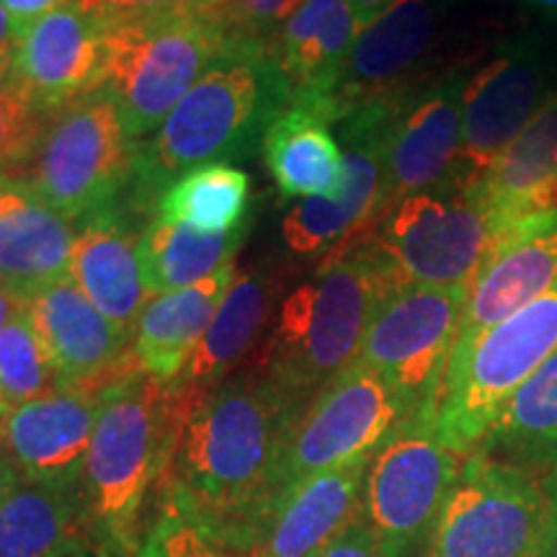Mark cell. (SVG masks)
<instances>
[{"mask_svg":"<svg viewBox=\"0 0 557 557\" xmlns=\"http://www.w3.org/2000/svg\"><path fill=\"white\" fill-rule=\"evenodd\" d=\"M103 24L78 5L65 3L24 26L11 83L45 114L103 88Z\"/></svg>","mask_w":557,"mask_h":557,"instance_id":"ac0fdd59","label":"cell"},{"mask_svg":"<svg viewBox=\"0 0 557 557\" xmlns=\"http://www.w3.org/2000/svg\"><path fill=\"white\" fill-rule=\"evenodd\" d=\"M3 413H5V410H3V408H0V418H3Z\"/></svg>","mask_w":557,"mask_h":557,"instance_id":"c3c4849f","label":"cell"},{"mask_svg":"<svg viewBox=\"0 0 557 557\" xmlns=\"http://www.w3.org/2000/svg\"><path fill=\"white\" fill-rule=\"evenodd\" d=\"M521 3L532 5V9H537V11L555 13V16H557V0H521Z\"/></svg>","mask_w":557,"mask_h":557,"instance_id":"bcb514c9","label":"cell"},{"mask_svg":"<svg viewBox=\"0 0 557 557\" xmlns=\"http://www.w3.org/2000/svg\"><path fill=\"white\" fill-rule=\"evenodd\" d=\"M214 3H220V0H214Z\"/></svg>","mask_w":557,"mask_h":557,"instance_id":"681fc988","label":"cell"},{"mask_svg":"<svg viewBox=\"0 0 557 557\" xmlns=\"http://www.w3.org/2000/svg\"><path fill=\"white\" fill-rule=\"evenodd\" d=\"M261 152L284 199L333 197L344 186V150L331 124L308 107L289 103L269 127Z\"/></svg>","mask_w":557,"mask_h":557,"instance_id":"83f0119b","label":"cell"},{"mask_svg":"<svg viewBox=\"0 0 557 557\" xmlns=\"http://www.w3.org/2000/svg\"><path fill=\"white\" fill-rule=\"evenodd\" d=\"M395 287L367 238L325 256L312 278L284 297L261 377L302 413L359 359L372 312Z\"/></svg>","mask_w":557,"mask_h":557,"instance_id":"277c9868","label":"cell"},{"mask_svg":"<svg viewBox=\"0 0 557 557\" xmlns=\"http://www.w3.org/2000/svg\"><path fill=\"white\" fill-rule=\"evenodd\" d=\"M475 186L508 227L557 212V90Z\"/></svg>","mask_w":557,"mask_h":557,"instance_id":"484cf974","label":"cell"},{"mask_svg":"<svg viewBox=\"0 0 557 557\" xmlns=\"http://www.w3.org/2000/svg\"><path fill=\"white\" fill-rule=\"evenodd\" d=\"M248 173L227 163L199 165L160 194L158 218L201 233H227L246 222Z\"/></svg>","mask_w":557,"mask_h":557,"instance_id":"1f68e13d","label":"cell"},{"mask_svg":"<svg viewBox=\"0 0 557 557\" xmlns=\"http://www.w3.org/2000/svg\"><path fill=\"white\" fill-rule=\"evenodd\" d=\"M289 103L292 88L269 45L230 39L225 52L173 107L152 137L139 139L127 205L137 212L199 165L253 156Z\"/></svg>","mask_w":557,"mask_h":557,"instance_id":"7a4b0ae2","label":"cell"},{"mask_svg":"<svg viewBox=\"0 0 557 557\" xmlns=\"http://www.w3.org/2000/svg\"><path fill=\"white\" fill-rule=\"evenodd\" d=\"M468 287L389 289L369 320L359 361L398 395L408 418H436L438 389L462 323Z\"/></svg>","mask_w":557,"mask_h":557,"instance_id":"30bf717a","label":"cell"},{"mask_svg":"<svg viewBox=\"0 0 557 557\" xmlns=\"http://www.w3.org/2000/svg\"><path fill=\"white\" fill-rule=\"evenodd\" d=\"M101 389L62 387L5 410L0 418V442L21 480L81 491L90 438L99 421Z\"/></svg>","mask_w":557,"mask_h":557,"instance_id":"e0dca14e","label":"cell"},{"mask_svg":"<svg viewBox=\"0 0 557 557\" xmlns=\"http://www.w3.org/2000/svg\"><path fill=\"white\" fill-rule=\"evenodd\" d=\"M58 557H107V555H103V549L99 545H94V540H90L88 534V537H81L78 542H73V545H70L65 553H60Z\"/></svg>","mask_w":557,"mask_h":557,"instance_id":"ee69618b","label":"cell"},{"mask_svg":"<svg viewBox=\"0 0 557 557\" xmlns=\"http://www.w3.org/2000/svg\"><path fill=\"white\" fill-rule=\"evenodd\" d=\"M26 310L62 387L101 389L137 367L132 333L111 323L70 276L26 299Z\"/></svg>","mask_w":557,"mask_h":557,"instance_id":"d6986e66","label":"cell"},{"mask_svg":"<svg viewBox=\"0 0 557 557\" xmlns=\"http://www.w3.org/2000/svg\"><path fill=\"white\" fill-rule=\"evenodd\" d=\"M233 278L235 261H230L191 287L152 297L132 336V351L139 369L160 382H176L197 351Z\"/></svg>","mask_w":557,"mask_h":557,"instance_id":"d4e9b609","label":"cell"},{"mask_svg":"<svg viewBox=\"0 0 557 557\" xmlns=\"http://www.w3.org/2000/svg\"><path fill=\"white\" fill-rule=\"evenodd\" d=\"M65 3H70V0H0V5H3L21 26H29L32 21L47 16V13H52L54 9H60V5Z\"/></svg>","mask_w":557,"mask_h":557,"instance_id":"ab89813d","label":"cell"},{"mask_svg":"<svg viewBox=\"0 0 557 557\" xmlns=\"http://www.w3.org/2000/svg\"><path fill=\"white\" fill-rule=\"evenodd\" d=\"M389 103L393 99L369 103L338 122L346 145L344 186L333 197L302 199L284 214L282 238L295 253H323L325 259L336 250L357 246L377 227L385 191L382 148Z\"/></svg>","mask_w":557,"mask_h":557,"instance_id":"4fadbf2b","label":"cell"},{"mask_svg":"<svg viewBox=\"0 0 557 557\" xmlns=\"http://www.w3.org/2000/svg\"><path fill=\"white\" fill-rule=\"evenodd\" d=\"M393 3L395 0H351V9H354V16H357L359 32L372 24L374 18H380Z\"/></svg>","mask_w":557,"mask_h":557,"instance_id":"60d3db41","label":"cell"},{"mask_svg":"<svg viewBox=\"0 0 557 557\" xmlns=\"http://www.w3.org/2000/svg\"><path fill=\"white\" fill-rule=\"evenodd\" d=\"M132 214L127 205H120L78 222L70 278L111 323L135 336L137 320L152 297L145 287Z\"/></svg>","mask_w":557,"mask_h":557,"instance_id":"44dd1931","label":"cell"},{"mask_svg":"<svg viewBox=\"0 0 557 557\" xmlns=\"http://www.w3.org/2000/svg\"><path fill=\"white\" fill-rule=\"evenodd\" d=\"M86 11L103 26L122 24V21L135 18H156L173 16V13H197L212 9L214 0H70Z\"/></svg>","mask_w":557,"mask_h":557,"instance_id":"d590c367","label":"cell"},{"mask_svg":"<svg viewBox=\"0 0 557 557\" xmlns=\"http://www.w3.org/2000/svg\"><path fill=\"white\" fill-rule=\"evenodd\" d=\"M545 527L542 480L485 451H470L423 542V557H537Z\"/></svg>","mask_w":557,"mask_h":557,"instance_id":"9c48e42d","label":"cell"},{"mask_svg":"<svg viewBox=\"0 0 557 557\" xmlns=\"http://www.w3.org/2000/svg\"><path fill=\"white\" fill-rule=\"evenodd\" d=\"M318 557H393V555L380 545V540L374 537L372 529H369L361 519H357L354 524H348Z\"/></svg>","mask_w":557,"mask_h":557,"instance_id":"8d00e7d4","label":"cell"},{"mask_svg":"<svg viewBox=\"0 0 557 557\" xmlns=\"http://www.w3.org/2000/svg\"><path fill=\"white\" fill-rule=\"evenodd\" d=\"M557 351V282L545 295L451 348L436 403V434L449 449L480 447L500 408Z\"/></svg>","mask_w":557,"mask_h":557,"instance_id":"8992f818","label":"cell"},{"mask_svg":"<svg viewBox=\"0 0 557 557\" xmlns=\"http://www.w3.org/2000/svg\"><path fill=\"white\" fill-rule=\"evenodd\" d=\"M246 235V222L227 233H201L160 218L148 222L139 233V263L150 297L191 287L214 274L235 259Z\"/></svg>","mask_w":557,"mask_h":557,"instance_id":"4dcf8cb0","label":"cell"},{"mask_svg":"<svg viewBox=\"0 0 557 557\" xmlns=\"http://www.w3.org/2000/svg\"><path fill=\"white\" fill-rule=\"evenodd\" d=\"M103 88L132 139L156 132L194 83L225 52L227 34L207 11L103 26Z\"/></svg>","mask_w":557,"mask_h":557,"instance_id":"52a82bcc","label":"cell"},{"mask_svg":"<svg viewBox=\"0 0 557 557\" xmlns=\"http://www.w3.org/2000/svg\"><path fill=\"white\" fill-rule=\"evenodd\" d=\"M305 0H220L207 9L227 34V39H248L271 45L274 34L295 16Z\"/></svg>","mask_w":557,"mask_h":557,"instance_id":"e575fe53","label":"cell"},{"mask_svg":"<svg viewBox=\"0 0 557 557\" xmlns=\"http://www.w3.org/2000/svg\"><path fill=\"white\" fill-rule=\"evenodd\" d=\"M178 444L163 485L165 519L194 547L253 555L274 517L284 444L299 410L256 374L184 393Z\"/></svg>","mask_w":557,"mask_h":557,"instance_id":"6da1fadb","label":"cell"},{"mask_svg":"<svg viewBox=\"0 0 557 557\" xmlns=\"http://www.w3.org/2000/svg\"><path fill=\"white\" fill-rule=\"evenodd\" d=\"M367 465L357 459L287 487L250 557H318L359 519Z\"/></svg>","mask_w":557,"mask_h":557,"instance_id":"603a6c76","label":"cell"},{"mask_svg":"<svg viewBox=\"0 0 557 557\" xmlns=\"http://www.w3.org/2000/svg\"><path fill=\"white\" fill-rule=\"evenodd\" d=\"M88 534L81 491L21 480L0 500V557H58Z\"/></svg>","mask_w":557,"mask_h":557,"instance_id":"f546056e","label":"cell"},{"mask_svg":"<svg viewBox=\"0 0 557 557\" xmlns=\"http://www.w3.org/2000/svg\"><path fill=\"white\" fill-rule=\"evenodd\" d=\"M465 457L438 438L434 418H408L369 457L359 519L389 555L426 542Z\"/></svg>","mask_w":557,"mask_h":557,"instance_id":"8fae6325","label":"cell"},{"mask_svg":"<svg viewBox=\"0 0 557 557\" xmlns=\"http://www.w3.org/2000/svg\"><path fill=\"white\" fill-rule=\"evenodd\" d=\"M462 88L451 75L421 90H403L389 103L385 124V191L380 220L398 201L438 189L459 176L462 152Z\"/></svg>","mask_w":557,"mask_h":557,"instance_id":"5bb4252c","label":"cell"},{"mask_svg":"<svg viewBox=\"0 0 557 557\" xmlns=\"http://www.w3.org/2000/svg\"><path fill=\"white\" fill-rule=\"evenodd\" d=\"M137 557H171V555H169V549H165L163 540H160V534L152 529L148 537H145L143 547H139Z\"/></svg>","mask_w":557,"mask_h":557,"instance_id":"f6af8a7d","label":"cell"},{"mask_svg":"<svg viewBox=\"0 0 557 557\" xmlns=\"http://www.w3.org/2000/svg\"><path fill=\"white\" fill-rule=\"evenodd\" d=\"M5 181H9V173H0V205H3V191H5Z\"/></svg>","mask_w":557,"mask_h":557,"instance_id":"7dc6e473","label":"cell"},{"mask_svg":"<svg viewBox=\"0 0 557 557\" xmlns=\"http://www.w3.org/2000/svg\"><path fill=\"white\" fill-rule=\"evenodd\" d=\"M540 480L547 496V527H545V540H542L537 557H557V470H553L549 475Z\"/></svg>","mask_w":557,"mask_h":557,"instance_id":"f35d334b","label":"cell"},{"mask_svg":"<svg viewBox=\"0 0 557 557\" xmlns=\"http://www.w3.org/2000/svg\"><path fill=\"white\" fill-rule=\"evenodd\" d=\"M21 34H24V26L0 5V86L11 81L21 45Z\"/></svg>","mask_w":557,"mask_h":557,"instance_id":"74e56055","label":"cell"},{"mask_svg":"<svg viewBox=\"0 0 557 557\" xmlns=\"http://www.w3.org/2000/svg\"><path fill=\"white\" fill-rule=\"evenodd\" d=\"M137 150L114 99L99 88L54 111L37 156L18 176L45 205L83 222L127 201Z\"/></svg>","mask_w":557,"mask_h":557,"instance_id":"ba28073f","label":"cell"},{"mask_svg":"<svg viewBox=\"0 0 557 557\" xmlns=\"http://www.w3.org/2000/svg\"><path fill=\"white\" fill-rule=\"evenodd\" d=\"M24 299H18L13 292H9L5 287H0V331L11 323V318L24 308Z\"/></svg>","mask_w":557,"mask_h":557,"instance_id":"7bdbcfd3","label":"cell"},{"mask_svg":"<svg viewBox=\"0 0 557 557\" xmlns=\"http://www.w3.org/2000/svg\"><path fill=\"white\" fill-rule=\"evenodd\" d=\"M359 37L351 0H305L269 50L292 88V103H315L336 88Z\"/></svg>","mask_w":557,"mask_h":557,"instance_id":"cb8c5ba5","label":"cell"},{"mask_svg":"<svg viewBox=\"0 0 557 557\" xmlns=\"http://www.w3.org/2000/svg\"><path fill=\"white\" fill-rule=\"evenodd\" d=\"M278 287L282 282L269 269H250L235 276L197 351L173 385L181 393H201L225 382L269 325Z\"/></svg>","mask_w":557,"mask_h":557,"instance_id":"4316f807","label":"cell"},{"mask_svg":"<svg viewBox=\"0 0 557 557\" xmlns=\"http://www.w3.org/2000/svg\"><path fill=\"white\" fill-rule=\"evenodd\" d=\"M54 389H62L60 374L24 305L0 331V408L13 410Z\"/></svg>","mask_w":557,"mask_h":557,"instance_id":"d6a6232c","label":"cell"},{"mask_svg":"<svg viewBox=\"0 0 557 557\" xmlns=\"http://www.w3.org/2000/svg\"><path fill=\"white\" fill-rule=\"evenodd\" d=\"M555 282L557 212L521 220L470 282L455 344L475 338L527 308Z\"/></svg>","mask_w":557,"mask_h":557,"instance_id":"ffe728a7","label":"cell"},{"mask_svg":"<svg viewBox=\"0 0 557 557\" xmlns=\"http://www.w3.org/2000/svg\"><path fill=\"white\" fill-rule=\"evenodd\" d=\"M511 233L475 186L455 178L398 201L367 240L398 287H470Z\"/></svg>","mask_w":557,"mask_h":557,"instance_id":"5b68a950","label":"cell"},{"mask_svg":"<svg viewBox=\"0 0 557 557\" xmlns=\"http://www.w3.org/2000/svg\"><path fill=\"white\" fill-rule=\"evenodd\" d=\"M436 32L434 0H395L389 9L359 32L344 73L325 99L308 107L325 122L338 124L348 114L403 94L406 75L429 50Z\"/></svg>","mask_w":557,"mask_h":557,"instance_id":"2e32d148","label":"cell"},{"mask_svg":"<svg viewBox=\"0 0 557 557\" xmlns=\"http://www.w3.org/2000/svg\"><path fill=\"white\" fill-rule=\"evenodd\" d=\"M406 421L398 395L374 369L357 359L331 380L292 423L284 444L278 487L372 457Z\"/></svg>","mask_w":557,"mask_h":557,"instance_id":"7c38bea8","label":"cell"},{"mask_svg":"<svg viewBox=\"0 0 557 557\" xmlns=\"http://www.w3.org/2000/svg\"><path fill=\"white\" fill-rule=\"evenodd\" d=\"M547 99V58L537 39L506 45L462 88L459 181L478 184Z\"/></svg>","mask_w":557,"mask_h":557,"instance_id":"9a60e30c","label":"cell"},{"mask_svg":"<svg viewBox=\"0 0 557 557\" xmlns=\"http://www.w3.org/2000/svg\"><path fill=\"white\" fill-rule=\"evenodd\" d=\"M18 483H21V475H18L16 465H13V459L9 457V451H5L3 442H0V500L9 496V493Z\"/></svg>","mask_w":557,"mask_h":557,"instance_id":"b9f144b4","label":"cell"},{"mask_svg":"<svg viewBox=\"0 0 557 557\" xmlns=\"http://www.w3.org/2000/svg\"><path fill=\"white\" fill-rule=\"evenodd\" d=\"M475 451L537 478L557 470V351L506 400Z\"/></svg>","mask_w":557,"mask_h":557,"instance_id":"f1b7e54d","label":"cell"},{"mask_svg":"<svg viewBox=\"0 0 557 557\" xmlns=\"http://www.w3.org/2000/svg\"><path fill=\"white\" fill-rule=\"evenodd\" d=\"M184 393L132 367L101 389V410L83 472V506L107 557H137V521L171 468L184 421Z\"/></svg>","mask_w":557,"mask_h":557,"instance_id":"3957f363","label":"cell"},{"mask_svg":"<svg viewBox=\"0 0 557 557\" xmlns=\"http://www.w3.org/2000/svg\"><path fill=\"white\" fill-rule=\"evenodd\" d=\"M75 222L45 205L21 176L5 181L0 205V287L18 299L70 276Z\"/></svg>","mask_w":557,"mask_h":557,"instance_id":"7402d4cb","label":"cell"},{"mask_svg":"<svg viewBox=\"0 0 557 557\" xmlns=\"http://www.w3.org/2000/svg\"><path fill=\"white\" fill-rule=\"evenodd\" d=\"M50 116L34 107L11 81L0 86V173L18 176L32 163Z\"/></svg>","mask_w":557,"mask_h":557,"instance_id":"836d02e7","label":"cell"}]
</instances>
